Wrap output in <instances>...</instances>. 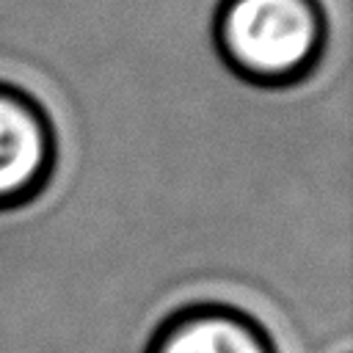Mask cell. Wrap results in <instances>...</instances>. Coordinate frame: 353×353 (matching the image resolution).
Instances as JSON below:
<instances>
[{"mask_svg": "<svg viewBox=\"0 0 353 353\" xmlns=\"http://www.w3.org/2000/svg\"><path fill=\"white\" fill-rule=\"evenodd\" d=\"M212 41L223 66L256 88H287L306 80L328 41L320 0H221Z\"/></svg>", "mask_w": 353, "mask_h": 353, "instance_id": "cell-1", "label": "cell"}, {"mask_svg": "<svg viewBox=\"0 0 353 353\" xmlns=\"http://www.w3.org/2000/svg\"><path fill=\"white\" fill-rule=\"evenodd\" d=\"M55 171V130L36 97L0 80V210L44 193Z\"/></svg>", "mask_w": 353, "mask_h": 353, "instance_id": "cell-2", "label": "cell"}, {"mask_svg": "<svg viewBox=\"0 0 353 353\" xmlns=\"http://www.w3.org/2000/svg\"><path fill=\"white\" fill-rule=\"evenodd\" d=\"M146 353H276L265 325L226 303H193L168 314Z\"/></svg>", "mask_w": 353, "mask_h": 353, "instance_id": "cell-3", "label": "cell"}]
</instances>
